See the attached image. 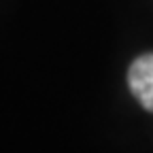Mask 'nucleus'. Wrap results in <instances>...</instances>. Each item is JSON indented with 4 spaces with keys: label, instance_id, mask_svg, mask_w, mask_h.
Wrapping results in <instances>:
<instances>
[{
    "label": "nucleus",
    "instance_id": "obj_1",
    "mask_svg": "<svg viewBox=\"0 0 153 153\" xmlns=\"http://www.w3.org/2000/svg\"><path fill=\"white\" fill-rule=\"evenodd\" d=\"M128 83L136 100L147 111H153V53H145L132 62L128 70Z\"/></svg>",
    "mask_w": 153,
    "mask_h": 153
}]
</instances>
